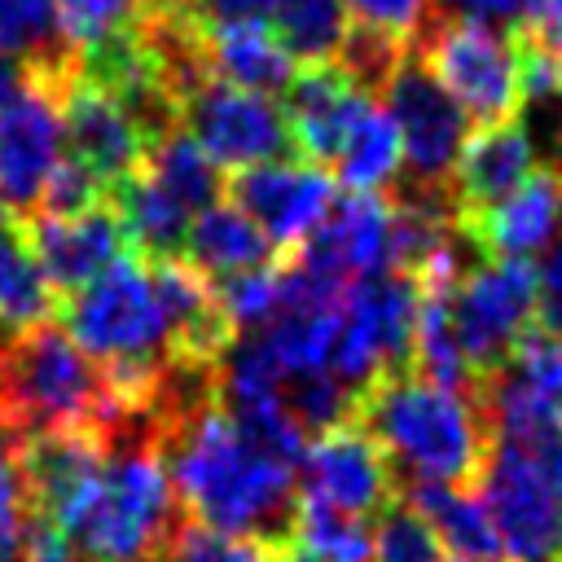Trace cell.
<instances>
[{
    "label": "cell",
    "mask_w": 562,
    "mask_h": 562,
    "mask_svg": "<svg viewBox=\"0 0 562 562\" xmlns=\"http://www.w3.org/2000/svg\"><path fill=\"white\" fill-rule=\"evenodd\" d=\"M448 562H505V558H465V553H452Z\"/></svg>",
    "instance_id": "41"
},
{
    "label": "cell",
    "mask_w": 562,
    "mask_h": 562,
    "mask_svg": "<svg viewBox=\"0 0 562 562\" xmlns=\"http://www.w3.org/2000/svg\"><path fill=\"white\" fill-rule=\"evenodd\" d=\"M154 4H184V0H154Z\"/></svg>",
    "instance_id": "43"
},
{
    "label": "cell",
    "mask_w": 562,
    "mask_h": 562,
    "mask_svg": "<svg viewBox=\"0 0 562 562\" xmlns=\"http://www.w3.org/2000/svg\"><path fill=\"white\" fill-rule=\"evenodd\" d=\"M277 255L281 250L268 241V233L233 202H215V206L198 211L189 224V237H184V263H193L206 281L259 268Z\"/></svg>",
    "instance_id": "22"
},
{
    "label": "cell",
    "mask_w": 562,
    "mask_h": 562,
    "mask_svg": "<svg viewBox=\"0 0 562 562\" xmlns=\"http://www.w3.org/2000/svg\"><path fill=\"white\" fill-rule=\"evenodd\" d=\"M61 132H66V154L83 162L105 189L140 171L149 149L140 123L83 70H75L61 88Z\"/></svg>",
    "instance_id": "15"
},
{
    "label": "cell",
    "mask_w": 562,
    "mask_h": 562,
    "mask_svg": "<svg viewBox=\"0 0 562 562\" xmlns=\"http://www.w3.org/2000/svg\"><path fill=\"white\" fill-rule=\"evenodd\" d=\"M224 193L268 233V241L281 255H290L329 215L338 198V180L307 158H272V162L237 167L224 180Z\"/></svg>",
    "instance_id": "13"
},
{
    "label": "cell",
    "mask_w": 562,
    "mask_h": 562,
    "mask_svg": "<svg viewBox=\"0 0 562 562\" xmlns=\"http://www.w3.org/2000/svg\"><path fill=\"white\" fill-rule=\"evenodd\" d=\"M294 483H299V496L360 514V518H378L400 496V479L386 452L351 417L307 439L294 465Z\"/></svg>",
    "instance_id": "11"
},
{
    "label": "cell",
    "mask_w": 562,
    "mask_h": 562,
    "mask_svg": "<svg viewBox=\"0 0 562 562\" xmlns=\"http://www.w3.org/2000/svg\"><path fill=\"white\" fill-rule=\"evenodd\" d=\"M105 202L114 206L136 255H145V259H180L184 255V237H189L193 215L145 167L123 176L119 184H110Z\"/></svg>",
    "instance_id": "21"
},
{
    "label": "cell",
    "mask_w": 562,
    "mask_h": 562,
    "mask_svg": "<svg viewBox=\"0 0 562 562\" xmlns=\"http://www.w3.org/2000/svg\"><path fill=\"white\" fill-rule=\"evenodd\" d=\"M334 176L347 193H382L395 176H400V132H395V119L386 105H369L364 119L351 127L338 162H334Z\"/></svg>",
    "instance_id": "28"
},
{
    "label": "cell",
    "mask_w": 562,
    "mask_h": 562,
    "mask_svg": "<svg viewBox=\"0 0 562 562\" xmlns=\"http://www.w3.org/2000/svg\"><path fill=\"white\" fill-rule=\"evenodd\" d=\"M26 83H31V66H22V61L9 57V53H0V110H4Z\"/></svg>",
    "instance_id": "40"
},
{
    "label": "cell",
    "mask_w": 562,
    "mask_h": 562,
    "mask_svg": "<svg viewBox=\"0 0 562 562\" xmlns=\"http://www.w3.org/2000/svg\"><path fill=\"white\" fill-rule=\"evenodd\" d=\"M531 0H430V13L452 22H479L496 31H518Z\"/></svg>",
    "instance_id": "36"
},
{
    "label": "cell",
    "mask_w": 562,
    "mask_h": 562,
    "mask_svg": "<svg viewBox=\"0 0 562 562\" xmlns=\"http://www.w3.org/2000/svg\"><path fill=\"white\" fill-rule=\"evenodd\" d=\"M180 127L202 145V154L224 171V167H255L272 158H299L285 114L272 97L233 88L215 75L193 79L180 101H176Z\"/></svg>",
    "instance_id": "9"
},
{
    "label": "cell",
    "mask_w": 562,
    "mask_h": 562,
    "mask_svg": "<svg viewBox=\"0 0 562 562\" xmlns=\"http://www.w3.org/2000/svg\"><path fill=\"white\" fill-rule=\"evenodd\" d=\"M0 435H4V422H0Z\"/></svg>",
    "instance_id": "44"
},
{
    "label": "cell",
    "mask_w": 562,
    "mask_h": 562,
    "mask_svg": "<svg viewBox=\"0 0 562 562\" xmlns=\"http://www.w3.org/2000/svg\"><path fill=\"white\" fill-rule=\"evenodd\" d=\"M369 105H373V92H364L338 61L294 70V79L281 92V114H285L294 154L329 171Z\"/></svg>",
    "instance_id": "14"
},
{
    "label": "cell",
    "mask_w": 562,
    "mask_h": 562,
    "mask_svg": "<svg viewBox=\"0 0 562 562\" xmlns=\"http://www.w3.org/2000/svg\"><path fill=\"white\" fill-rule=\"evenodd\" d=\"M351 422H360L373 443L386 452L400 487L443 483V487H479L492 430L465 391H448L417 369L386 373L356 395Z\"/></svg>",
    "instance_id": "2"
},
{
    "label": "cell",
    "mask_w": 562,
    "mask_h": 562,
    "mask_svg": "<svg viewBox=\"0 0 562 562\" xmlns=\"http://www.w3.org/2000/svg\"><path fill=\"white\" fill-rule=\"evenodd\" d=\"M0 53L57 83L79 70V57L61 35L57 0H0Z\"/></svg>",
    "instance_id": "24"
},
{
    "label": "cell",
    "mask_w": 562,
    "mask_h": 562,
    "mask_svg": "<svg viewBox=\"0 0 562 562\" xmlns=\"http://www.w3.org/2000/svg\"><path fill=\"white\" fill-rule=\"evenodd\" d=\"M105 193H110V189H105L83 162H75L70 154H61V162L53 167V176H48V184H44L40 211H48V215H75V211L101 206Z\"/></svg>",
    "instance_id": "35"
},
{
    "label": "cell",
    "mask_w": 562,
    "mask_h": 562,
    "mask_svg": "<svg viewBox=\"0 0 562 562\" xmlns=\"http://www.w3.org/2000/svg\"><path fill=\"white\" fill-rule=\"evenodd\" d=\"M0 422L9 439L123 426L105 373L53 321L0 338Z\"/></svg>",
    "instance_id": "4"
},
{
    "label": "cell",
    "mask_w": 562,
    "mask_h": 562,
    "mask_svg": "<svg viewBox=\"0 0 562 562\" xmlns=\"http://www.w3.org/2000/svg\"><path fill=\"white\" fill-rule=\"evenodd\" d=\"M149 281L167 321V351L180 373H211L237 338L215 285L184 259H149Z\"/></svg>",
    "instance_id": "16"
},
{
    "label": "cell",
    "mask_w": 562,
    "mask_h": 562,
    "mask_svg": "<svg viewBox=\"0 0 562 562\" xmlns=\"http://www.w3.org/2000/svg\"><path fill=\"white\" fill-rule=\"evenodd\" d=\"M479 501L496 527L501 553L514 562H562V501L536 474L527 452L509 439H492Z\"/></svg>",
    "instance_id": "10"
},
{
    "label": "cell",
    "mask_w": 562,
    "mask_h": 562,
    "mask_svg": "<svg viewBox=\"0 0 562 562\" xmlns=\"http://www.w3.org/2000/svg\"><path fill=\"white\" fill-rule=\"evenodd\" d=\"M285 562H316V558H307V553H299V549H290V553H285Z\"/></svg>",
    "instance_id": "42"
},
{
    "label": "cell",
    "mask_w": 562,
    "mask_h": 562,
    "mask_svg": "<svg viewBox=\"0 0 562 562\" xmlns=\"http://www.w3.org/2000/svg\"><path fill=\"white\" fill-rule=\"evenodd\" d=\"M386 110L400 132V184L395 198L417 202H443L452 206V167L470 136V114L457 105V97L426 70L417 53H408L391 79L382 83Z\"/></svg>",
    "instance_id": "5"
},
{
    "label": "cell",
    "mask_w": 562,
    "mask_h": 562,
    "mask_svg": "<svg viewBox=\"0 0 562 562\" xmlns=\"http://www.w3.org/2000/svg\"><path fill=\"white\" fill-rule=\"evenodd\" d=\"M540 272L527 259H479L448 294V321L474 386L505 360V351L536 325Z\"/></svg>",
    "instance_id": "8"
},
{
    "label": "cell",
    "mask_w": 562,
    "mask_h": 562,
    "mask_svg": "<svg viewBox=\"0 0 562 562\" xmlns=\"http://www.w3.org/2000/svg\"><path fill=\"white\" fill-rule=\"evenodd\" d=\"M26 233H31L35 259H40V268H44V277H48L57 299L75 294L97 272H105L119 255L132 250V241H127V233H123V224H119L110 202L75 211V215L35 211V215H26Z\"/></svg>",
    "instance_id": "17"
},
{
    "label": "cell",
    "mask_w": 562,
    "mask_h": 562,
    "mask_svg": "<svg viewBox=\"0 0 562 562\" xmlns=\"http://www.w3.org/2000/svg\"><path fill=\"white\" fill-rule=\"evenodd\" d=\"M536 325H544L553 338H562V241L549 250V259H544V268H540Z\"/></svg>",
    "instance_id": "39"
},
{
    "label": "cell",
    "mask_w": 562,
    "mask_h": 562,
    "mask_svg": "<svg viewBox=\"0 0 562 562\" xmlns=\"http://www.w3.org/2000/svg\"><path fill=\"white\" fill-rule=\"evenodd\" d=\"M452 220L483 259H527L544 250L562 224V176L540 167L509 198L483 211H461Z\"/></svg>",
    "instance_id": "18"
},
{
    "label": "cell",
    "mask_w": 562,
    "mask_h": 562,
    "mask_svg": "<svg viewBox=\"0 0 562 562\" xmlns=\"http://www.w3.org/2000/svg\"><path fill=\"white\" fill-rule=\"evenodd\" d=\"M518 35L562 75V0H531Z\"/></svg>",
    "instance_id": "37"
},
{
    "label": "cell",
    "mask_w": 562,
    "mask_h": 562,
    "mask_svg": "<svg viewBox=\"0 0 562 562\" xmlns=\"http://www.w3.org/2000/svg\"><path fill=\"white\" fill-rule=\"evenodd\" d=\"M180 382L158 413V452L180 514L211 531L290 544L299 505L294 465L268 457L241 435L215 400L211 373L189 391H180Z\"/></svg>",
    "instance_id": "1"
},
{
    "label": "cell",
    "mask_w": 562,
    "mask_h": 562,
    "mask_svg": "<svg viewBox=\"0 0 562 562\" xmlns=\"http://www.w3.org/2000/svg\"><path fill=\"white\" fill-rule=\"evenodd\" d=\"M140 167H145L189 215H198V211H206V206H215V202L224 198V171L202 154V145H198L180 123L167 127L158 140H149Z\"/></svg>",
    "instance_id": "26"
},
{
    "label": "cell",
    "mask_w": 562,
    "mask_h": 562,
    "mask_svg": "<svg viewBox=\"0 0 562 562\" xmlns=\"http://www.w3.org/2000/svg\"><path fill=\"white\" fill-rule=\"evenodd\" d=\"M417 307H422V290L408 272L386 268L351 281L329 347V373H338L360 395L369 382L408 369Z\"/></svg>",
    "instance_id": "7"
},
{
    "label": "cell",
    "mask_w": 562,
    "mask_h": 562,
    "mask_svg": "<svg viewBox=\"0 0 562 562\" xmlns=\"http://www.w3.org/2000/svg\"><path fill=\"white\" fill-rule=\"evenodd\" d=\"M540 171L536 145L522 127V119H501V123H479L452 167V215L461 211H483L501 198H509L527 176Z\"/></svg>",
    "instance_id": "19"
},
{
    "label": "cell",
    "mask_w": 562,
    "mask_h": 562,
    "mask_svg": "<svg viewBox=\"0 0 562 562\" xmlns=\"http://www.w3.org/2000/svg\"><path fill=\"white\" fill-rule=\"evenodd\" d=\"M281 281H285V255L259 263V268H246V272H233V277H220L211 281L215 294H220V307L228 312L233 329L246 334L255 325H263L277 303H281Z\"/></svg>",
    "instance_id": "32"
},
{
    "label": "cell",
    "mask_w": 562,
    "mask_h": 562,
    "mask_svg": "<svg viewBox=\"0 0 562 562\" xmlns=\"http://www.w3.org/2000/svg\"><path fill=\"white\" fill-rule=\"evenodd\" d=\"M145 13H149V0H57L61 35L79 61L136 35Z\"/></svg>",
    "instance_id": "30"
},
{
    "label": "cell",
    "mask_w": 562,
    "mask_h": 562,
    "mask_svg": "<svg viewBox=\"0 0 562 562\" xmlns=\"http://www.w3.org/2000/svg\"><path fill=\"white\" fill-rule=\"evenodd\" d=\"M57 294L35 259L26 220L0 206V329L18 334L26 325L53 321Z\"/></svg>",
    "instance_id": "23"
},
{
    "label": "cell",
    "mask_w": 562,
    "mask_h": 562,
    "mask_svg": "<svg viewBox=\"0 0 562 562\" xmlns=\"http://www.w3.org/2000/svg\"><path fill=\"white\" fill-rule=\"evenodd\" d=\"M347 13H351V26H364V31H378V35H391L400 44H417L422 31L430 26V0H342Z\"/></svg>",
    "instance_id": "33"
},
{
    "label": "cell",
    "mask_w": 562,
    "mask_h": 562,
    "mask_svg": "<svg viewBox=\"0 0 562 562\" xmlns=\"http://www.w3.org/2000/svg\"><path fill=\"white\" fill-rule=\"evenodd\" d=\"M202 35V66L206 75L272 97L285 92L294 79V57L281 48L268 22H237V26H198Z\"/></svg>",
    "instance_id": "20"
},
{
    "label": "cell",
    "mask_w": 562,
    "mask_h": 562,
    "mask_svg": "<svg viewBox=\"0 0 562 562\" xmlns=\"http://www.w3.org/2000/svg\"><path fill=\"white\" fill-rule=\"evenodd\" d=\"M351 31V13L342 0H277L272 35L294 57V66L338 61Z\"/></svg>",
    "instance_id": "27"
},
{
    "label": "cell",
    "mask_w": 562,
    "mask_h": 562,
    "mask_svg": "<svg viewBox=\"0 0 562 562\" xmlns=\"http://www.w3.org/2000/svg\"><path fill=\"white\" fill-rule=\"evenodd\" d=\"M26 536V479L18 465V439L0 435V562H22Z\"/></svg>",
    "instance_id": "34"
},
{
    "label": "cell",
    "mask_w": 562,
    "mask_h": 562,
    "mask_svg": "<svg viewBox=\"0 0 562 562\" xmlns=\"http://www.w3.org/2000/svg\"><path fill=\"white\" fill-rule=\"evenodd\" d=\"M285 553H290V544L228 536V531H211L202 522L180 518V527L171 531V540L162 544V553L154 562H285Z\"/></svg>",
    "instance_id": "31"
},
{
    "label": "cell",
    "mask_w": 562,
    "mask_h": 562,
    "mask_svg": "<svg viewBox=\"0 0 562 562\" xmlns=\"http://www.w3.org/2000/svg\"><path fill=\"white\" fill-rule=\"evenodd\" d=\"M277 0H184V13L198 26H237V22H268Z\"/></svg>",
    "instance_id": "38"
},
{
    "label": "cell",
    "mask_w": 562,
    "mask_h": 562,
    "mask_svg": "<svg viewBox=\"0 0 562 562\" xmlns=\"http://www.w3.org/2000/svg\"><path fill=\"white\" fill-rule=\"evenodd\" d=\"M61 88L66 79L31 75V83L0 110V206L22 220L40 211L44 184L66 154Z\"/></svg>",
    "instance_id": "12"
},
{
    "label": "cell",
    "mask_w": 562,
    "mask_h": 562,
    "mask_svg": "<svg viewBox=\"0 0 562 562\" xmlns=\"http://www.w3.org/2000/svg\"><path fill=\"white\" fill-rule=\"evenodd\" d=\"M400 496L435 527V536L443 540L448 553H465V558H505L496 527L479 501V492L465 487H443V483H408L400 487Z\"/></svg>",
    "instance_id": "25"
},
{
    "label": "cell",
    "mask_w": 562,
    "mask_h": 562,
    "mask_svg": "<svg viewBox=\"0 0 562 562\" xmlns=\"http://www.w3.org/2000/svg\"><path fill=\"white\" fill-rule=\"evenodd\" d=\"M180 505L158 452V422L136 417L110 435L101 479L70 527L83 562H154L180 527Z\"/></svg>",
    "instance_id": "3"
},
{
    "label": "cell",
    "mask_w": 562,
    "mask_h": 562,
    "mask_svg": "<svg viewBox=\"0 0 562 562\" xmlns=\"http://www.w3.org/2000/svg\"><path fill=\"white\" fill-rule=\"evenodd\" d=\"M290 549H299L316 562H369L373 558V518L299 496Z\"/></svg>",
    "instance_id": "29"
},
{
    "label": "cell",
    "mask_w": 562,
    "mask_h": 562,
    "mask_svg": "<svg viewBox=\"0 0 562 562\" xmlns=\"http://www.w3.org/2000/svg\"><path fill=\"white\" fill-rule=\"evenodd\" d=\"M413 53L457 97V105L470 114V123H501V119L518 114V101H522L518 31L430 18V26L413 44Z\"/></svg>",
    "instance_id": "6"
}]
</instances>
